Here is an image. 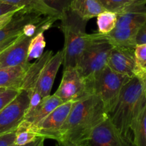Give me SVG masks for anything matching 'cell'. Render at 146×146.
Wrapping results in <instances>:
<instances>
[{
  "mask_svg": "<svg viewBox=\"0 0 146 146\" xmlns=\"http://www.w3.org/2000/svg\"><path fill=\"white\" fill-rule=\"evenodd\" d=\"M107 118L104 104L95 95L76 101L61 128L58 143H87L93 131Z\"/></svg>",
  "mask_w": 146,
  "mask_h": 146,
  "instance_id": "cell-1",
  "label": "cell"
},
{
  "mask_svg": "<svg viewBox=\"0 0 146 146\" xmlns=\"http://www.w3.org/2000/svg\"><path fill=\"white\" fill-rule=\"evenodd\" d=\"M145 106V83L134 76L123 87L108 118L121 133L131 136L133 125Z\"/></svg>",
  "mask_w": 146,
  "mask_h": 146,
  "instance_id": "cell-2",
  "label": "cell"
},
{
  "mask_svg": "<svg viewBox=\"0 0 146 146\" xmlns=\"http://www.w3.org/2000/svg\"><path fill=\"white\" fill-rule=\"evenodd\" d=\"M59 28L64 36L63 48L64 68L76 67L83 53L92 41V35L87 34L88 21L82 19L71 10L62 13Z\"/></svg>",
  "mask_w": 146,
  "mask_h": 146,
  "instance_id": "cell-3",
  "label": "cell"
},
{
  "mask_svg": "<svg viewBox=\"0 0 146 146\" xmlns=\"http://www.w3.org/2000/svg\"><path fill=\"white\" fill-rule=\"evenodd\" d=\"M131 78L114 72L108 66L98 74L86 81L89 95H95L104 104L107 113L115 106L121 91Z\"/></svg>",
  "mask_w": 146,
  "mask_h": 146,
  "instance_id": "cell-4",
  "label": "cell"
},
{
  "mask_svg": "<svg viewBox=\"0 0 146 146\" xmlns=\"http://www.w3.org/2000/svg\"><path fill=\"white\" fill-rule=\"evenodd\" d=\"M91 41L83 53L76 68L81 76L91 79L107 66L113 46L100 36L98 32L91 34Z\"/></svg>",
  "mask_w": 146,
  "mask_h": 146,
  "instance_id": "cell-5",
  "label": "cell"
},
{
  "mask_svg": "<svg viewBox=\"0 0 146 146\" xmlns=\"http://www.w3.org/2000/svg\"><path fill=\"white\" fill-rule=\"evenodd\" d=\"M54 95L64 103L76 102L88 96L86 80L76 67L64 68V74L58 89Z\"/></svg>",
  "mask_w": 146,
  "mask_h": 146,
  "instance_id": "cell-6",
  "label": "cell"
},
{
  "mask_svg": "<svg viewBox=\"0 0 146 146\" xmlns=\"http://www.w3.org/2000/svg\"><path fill=\"white\" fill-rule=\"evenodd\" d=\"M29 105V97L25 91L0 111V135L14 132L24 120Z\"/></svg>",
  "mask_w": 146,
  "mask_h": 146,
  "instance_id": "cell-7",
  "label": "cell"
},
{
  "mask_svg": "<svg viewBox=\"0 0 146 146\" xmlns=\"http://www.w3.org/2000/svg\"><path fill=\"white\" fill-rule=\"evenodd\" d=\"M87 143L89 146H135L132 137L121 133L109 118L93 131Z\"/></svg>",
  "mask_w": 146,
  "mask_h": 146,
  "instance_id": "cell-8",
  "label": "cell"
},
{
  "mask_svg": "<svg viewBox=\"0 0 146 146\" xmlns=\"http://www.w3.org/2000/svg\"><path fill=\"white\" fill-rule=\"evenodd\" d=\"M73 104L74 102L64 103L42 120L34 128L38 137L58 142L61 130L69 115Z\"/></svg>",
  "mask_w": 146,
  "mask_h": 146,
  "instance_id": "cell-9",
  "label": "cell"
},
{
  "mask_svg": "<svg viewBox=\"0 0 146 146\" xmlns=\"http://www.w3.org/2000/svg\"><path fill=\"white\" fill-rule=\"evenodd\" d=\"M33 37L21 34L12 44L0 54V68L15 67L30 63L28 50Z\"/></svg>",
  "mask_w": 146,
  "mask_h": 146,
  "instance_id": "cell-10",
  "label": "cell"
},
{
  "mask_svg": "<svg viewBox=\"0 0 146 146\" xmlns=\"http://www.w3.org/2000/svg\"><path fill=\"white\" fill-rule=\"evenodd\" d=\"M107 66L114 72L134 77L135 70V48L113 46Z\"/></svg>",
  "mask_w": 146,
  "mask_h": 146,
  "instance_id": "cell-11",
  "label": "cell"
},
{
  "mask_svg": "<svg viewBox=\"0 0 146 146\" xmlns=\"http://www.w3.org/2000/svg\"><path fill=\"white\" fill-rule=\"evenodd\" d=\"M46 16L30 12L24 9L18 10L11 21L0 29V44L22 34L24 26L30 23L41 22Z\"/></svg>",
  "mask_w": 146,
  "mask_h": 146,
  "instance_id": "cell-12",
  "label": "cell"
},
{
  "mask_svg": "<svg viewBox=\"0 0 146 146\" xmlns=\"http://www.w3.org/2000/svg\"><path fill=\"white\" fill-rule=\"evenodd\" d=\"M64 60L63 50L58 51L48 61L41 71L36 85V92L44 98L50 96L56 76Z\"/></svg>",
  "mask_w": 146,
  "mask_h": 146,
  "instance_id": "cell-13",
  "label": "cell"
},
{
  "mask_svg": "<svg viewBox=\"0 0 146 146\" xmlns=\"http://www.w3.org/2000/svg\"><path fill=\"white\" fill-rule=\"evenodd\" d=\"M52 56L53 51L47 50L40 58L36 60L35 62L30 64L21 87V91H25L29 98L34 96L39 95L36 92L37 82L43 68Z\"/></svg>",
  "mask_w": 146,
  "mask_h": 146,
  "instance_id": "cell-14",
  "label": "cell"
},
{
  "mask_svg": "<svg viewBox=\"0 0 146 146\" xmlns=\"http://www.w3.org/2000/svg\"><path fill=\"white\" fill-rule=\"evenodd\" d=\"M62 104H64V102L55 95H50L42 98L38 105L31 112L26 114L23 121L36 127L47 115Z\"/></svg>",
  "mask_w": 146,
  "mask_h": 146,
  "instance_id": "cell-15",
  "label": "cell"
},
{
  "mask_svg": "<svg viewBox=\"0 0 146 146\" xmlns=\"http://www.w3.org/2000/svg\"><path fill=\"white\" fill-rule=\"evenodd\" d=\"M31 63L15 67L0 68V88L21 91L25 74Z\"/></svg>",
  "mask_w": 146,
  "mask_h": 146,
  "instance_id": "cell-16",
  "label": "cell"
},
{
  "mask_svg": "<svg viewBox=\"0 0 146 146\" xmlns=\"http://www.w3.org/2000/svg\"><path fill=\"white\" fill-rule=\"evenodd\" d=\"M70 10L87 21L106 11L100 0H73Z\"/></svg>",
  "mask_w": 146,
  "mask_h": 146,
  "instance_id": "cell-17",
  "label": "cell"
},
{
  "mask_svg": "<svg viewBox=\"0 0 146 146\" xmlns=\"http://www.w3.org/2000/svg\"><path fill=\"white\" fill-rule=\"evenodd\" d=\"M0 2L15 6L20 9H24L30 12L36 13L46 17H58L61 15L57 11L49 8L43 0H0Z\"/></svg>",
  "mask_w": 146,
  "mask_h": 146,
  "instance_id": "cell-18",
  "label": "cell"
},
{
  "mask_svg": "<svg viewBox=\"0 0 146 146\" xmlns=\"http://www.w3.org/2000/svg\"><path fill=\"white\" fill-rule=\"evenodd\" d=\"M35 127L29 123L22 121L15 131V146L25 145L36 141L38 137Z\"/></svg>",
  "mask_w": 146,
  "mask_h": 146,
  "instance_id": "cell-19",
  "label": "cell"
},
{
  "mask_svg": "<svg viewBox=\"0 0 146 146\" xmlns=\"http://www.w3.org/2000/svg\"><path fill=\"white\" fill-rule=\"evenodd\" d=\"M106 11L116 14L129 10L137 6L146 4V0H100Z\"/></svg>",
  "mask_w": 146,
  "mask_h": 146,
  "instance_id": "cell-20",
  "label": "cell"
},
{
  "mask_svg": "<svg viewBox=\"0 0 146 146\" xmlns=\"http://www.w3.org/2000/svg\"><path fill=\"white\" fill-rule=\"evenodd\" d=\"M131 132L135 146H146V106L134 123Z\"/></svg>",
  "mask_w": 146,
  "mask_h": 146,
  "instance_id": "cell-21",
  "label": "cell"
},
{
  "mask_svg": "<svg viewBox=\"0 0 146 146\" xmlns=\"http://www.w3.org/2000/svg\"><path fill=\"white\" fill-rule=\"evenodd\" d=\"M134 76L146 83V44L137 45L135 48Z\"/></svg>",
  "mask_w": 146,
  "mask_h": 146,
  "instance_id": "cell-22",
  "label": "cell"
},
{
  "mask_svg": "<svg viewBox=\"0 0 146 146\" xmlns=\"http://www.w3.org/2000/svg\"><path fill=\"white\" fill-rule=\"evenodd\" d=\"M116 23V14L108 11H104L97 17L98 33L103 35L109 34L115 28Z\"/></svg>",
  "mask_w": 146,
  "mask_h": 146,
  "instance_id": "cell-23",
  "label": "cell"
},
{
  "mask_svg": "<svg viewBox=\"0 0 146 146\" xmlns=\"http://www.w3.org/2000/svg\"><path fill=\"white\" fill-rule=\"evenodd\" d=\"M46 46L45 37L44 33L41 32L34 36L30 42L28 50V61L40 58L44 54Z\"/></svg>",
  "mask_w": 146,
  "mask_h": 146,
  "instance_id": "cell-24",
  "label": "cell"
},
{
  "mask_svg": "<svg viewBox=\"0 0 146 146\" xmlns=\"http://www.w3.org/2000/svg\"><path fill=\"white\" fill-rule=\"evenodd\" d=\"M49 8L57 11L61 15L62 13L70 9V6L73 0H43Z\"/></svg>",
  "mask_w": 146,
  "mask_h": 146,
  "instance_id": "cell-25",
  "label": "cell"
},
{
  "mask_svg": "<svg viewBox=\"0 0 146 146\" xmlns=\"http://www.w3.org/2000/svg\"><path fill=\"white\" fill-rule=\"evenodd\" d=\"M20 91L14 89H5L0 93V111L4 109L19 94Z\"/></svg>",
  "mask_w": 146,
  "mask_h": 146,
  "instance_id": "cell-26",
  "label": "cell"
},
{
  "mask_svg": "<svg viewBox=\"0 0 146 146\" xmlns=\"http://www.w3.org/2000/svg\"><path fill=\"white\" fill-rule=\"evenodd\" d=\"M15 131L0 135V146H15Z\"/></svg>",
  "mask_w": 146,
  "mask_h": 146,
  "instance_id": "cell-27",
  "label": "cell"
},
{
  "mask_svg": "<svg viewBox=\"0 0 146 146\" xmlns=\"http://www.w3.org/2000/svg\"><path fill=\"white\" fill-rule=\"evenodd\" d=\"M146 44V20L138 31L136 36V46Z\"/></svg>",
  "mask_w": 146,
  "mask_h": 146,
  "instance_id": "cell-28",
  "label": "cell"
},
{
  "mask_svg": "<svg viewBox=\"0 0 146 146\" xmlns=\"http://www.w3.org/2000/svg\"><path fill=\"white\" fill-rule=\"evenodd\" d=\"M19 9H21L17 7H15V6H12L10 5V4L0 2V17L4 15V14H8L9 12L18 11Z\"/></svg>",
  "mask_w": 146,
  "mask_h": 146,
  "instance_id": "cell-29",
  "label": "cell"
},
{
  "mask_svg": "<svg viewBox=\"0 0 146 146\" xmlns=\"http://www.w3.org/2000/svg\"><path fill=\"white\" fill-rule=\"evenodd\" d=\"M17 11H12V12H9L7 14H4V15L1 16L0 17V29H2L4 26L7 25L9 22L11 20V19L13 18L14 15L15 14V13Z\"/></svg>",
  "mask_w": 146,
  "mask_h": 146,
  "instance_id": "cell-30",
  "label": "cell"
},
{
  "mask_svg": "<svg viewBox=\"0 0 146 146\" xmlns=\"http://www.w3.org/2000/svg\"><path fill=\"white\" fill-rule=\"evenodd\" d=\"M19 36L13 37V38H9V39L7 40V41L1 43V44H0V54H1L3 51H4V50H5L7 47L9 46L11 44H12L13 43H14V41L17 39V38H18Z\"/></svg>",
  "mask_w": 146,
  "mask_h": 146,
  "instance_id": "cell-31",
  "label": "cell"
},
{
  "mask_svg": "<svg viewBox=\"0 0 146 146\" xmlns=\"http://www.w3.org/2000/svg\"><path fill=\"white\" fill-rule=\"evenodd\" d=\"M44 141H45V138H37L36 141L31 143H29L27 144V145L21 146H44Z\"/></svg>",
  "mask_w": 146,
  "mask_h": 146,
  "instance_id": "cell-32",
  "label": "cell"
},
{
  "mask_svg": "<svg viewBox=\"0 0 146 146\" xmlns=\"http://www.w3.org/2000/svg\"><path fill=\"white\" fill-rule=\"evenodd\" d=\"M57 146H89L88 143H72L68 142H59Z\"/></svg>",
  "mask_w": 146,
  "mask_h": 146,
  "instance_id": "cell-33",
  "label": "cell"
},
{
  "mask_svg": "<svg viewBox=\"0 0 146 146\" xmlns=\"http://www.w3.org/2000/svg\"><path fill=\"white\" fill-rule=\"evenodd\" d=\"M4 90H5V89H4V88H0V93L2 92V91H4Z\"/></svg>",
  "mask_w": 146,
  "mask_h": 146,
  "instance_id": "cell-34",
  "label": "cell"
},
{
  "mask_svg": "<svg viewBox=\"0 0 146 146\" xmlns=\"http://www.w3.org/2000/svg\"><path fill=\"white\" fill-rule=\"evenodd\" d=\"M145 85H146V83H145Z\"/></svg>",
  "mask_w": 146,
  "mask_h": 146,
  "instance_id": "cell-35",
  "label": "cell"
}]
</instances>
